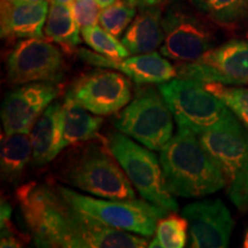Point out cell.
Returning <instances> with one entry per match:
<instances>
[{
	"instance_id": "6da1fadb",
	"label": "cell",
	"mask_w": 248,
	"mask_h": 248,
	"mask_svg": "<svg viewBox=\"0 0 248 248\" xmlns=\"http://www.w3.org/2000/svg\"><path fill=\"white\" fill-rule=\"evenodd\" d=\"M23 221L38 247L52 248H141L142 235L101 224L68 202L57 187L30 182L16 191Z\"/></svg>"
},
{
	"instance_id": "7a4b0ae2",
	"label": "cell",
	"mask_w": 248,
	"mask_h": 248,
	"mask_svg": "<svg viewBox=\"0 0 248 248\" xmlns=\"http://www.w3.org/2000/svg\"><path fill=\"white\" fill-rule=\"evenodd\" d=\"M160 161L170 192L183 198H202L226 186L224 175L188 129H178L161 150Z\"/></svg>"
},
{
	"instance_id": "3957f363",
	"label": "cell",
	"mask_w": 248,
	"mask_h": 248,
	"mask_svg": "<svg viewBox=\"0 0 248 248\" xmlns=\"http://www.w3.org/2000/svg\"><path fill=\"white\" fill-rule=\"evenodd\" d=\"M200 142L224 175L226 191L240 210L248 209V129L232 114L199 135Z\"/></svg>"
},
{
	"instance_id": "277c9868",
	"label": "cell",
	"mask_w": 248,
	"mask_h": 248,
	"mask_svg": "<svg viewBox=\"0 0 248 248\" xmlns=\"http://www.w3.org/2000/svg\"><path fill=\"white\" fill-rule=\"evenodd\" d=\"M111 156L101 147L89 146L62 169L61 181L102 199H136L131 182Z\"/></svg>"
},
{
	"instance_id": "5b68a950",
	"label": "cell",
	"mask_w": 248,
	"mask_h": 248,
	"mask_svg": "<svg viewBox=\"0 0 248 248\" xmlns=\"http://www.w3.org/2000/svg\"><path fill=\"white\" fill-rule=\"evenodd\" d=\"M108 147L145 200L167 212H177L178 203L167 185L161 161L150 148L142 147L121 131L109 136Z\"/></svg>"
},
{
	"instance_id": "8992f818",
	"label": "cell",
	"mask_w": 248,
	"mask_h": 248,
	"mask_svg": "<svg viewBox=\"0 0 248 248\" xmlns=\"http://www.w3.org/2000/svg\"><path fill=\"white\" fill-rule=\"evenodd\" d=\"M55 187L71 206L88 214L101 224L146 238L155 233L157 223L169 213L145 199H100L77 193L63 186Z\"/></svg>"
},
{
	"instance_id": "52a82bcc",
	"label": "cell",
	"mask_w": 248,
	"mask_h": 248,
	"mask_svg": "<svg viewBox=\"0 0 248 248\" xmlns=\"http://www.w3.org/2000/svg\"><path fill=\"white\" fill-rule=\"evenodd\" d=\"M159 91L168 104L178 129H188L198 136L215 128L233 114L204 83L198 80L173 78L161 83Z\"/></svg>"
},
{
	"instance_id": "ba28073f",
	"label": "cell",
	"mask_w": 248,
	"mask_h": 248,
	"mask_svg": "<svg viewBox=\"0 0 248 248\" xmlns=\"http://www.w3.org/2000/svg\"><path fill=\"white\" fill-rule=\"evenodd\" d=\"M172 113L159 90L139 88L114 117L115 128L151 151H161L172 138Z\"/></svg>"
},
{
	"instance_id": "9c48e42d",
	"label": "cell",
	"mask_w": 248,
	"mask_h": 248,
	"mask_svg": "<svg viewBox=\"0 0 248 248\" xmlns=\"http://www.w3.org/2000/svg\"><path fill=\"white\" fill-rule=\"evenodd\" d=\"M164 32L161 54L176 62H192L215 47L216 37L202 18L182 2H175L162 15Z\"/></svg>"
},
{
	"instance_id": "30bf717a",
	"label": "cell",
	"mask_w": 248,
	"mask_h": 248,
	"mask_svg": "<svg viewBox=\"0 0 248 248\" xmlns=\"http://www.w3.org/2000/svg\"><path fill=\"white\" fill-rule=\"evenodd\" d=\"M177 78L223 85H248V39H234L215 46L199 59L183 62Z\"/></svg>"
},
{
	"instance_id": "8fae6325",
	"label": "cell",
	"mask_w": 248,
	"mask_h": 248,
	"mask_svg": "<svg viewBox=\"0 0 248 248\" xmlns=\"http://www.w3.org/2000/svg\"><path fill=\"white\" fill-rule=\"evenodd\" d=\"M7 80L12 85L57 83L63 79L64 61L57 46L42 38L20 40L6 59Z\"/></svg>"
},
{
	"instance_id": "7c38bea8",
	"label": "cell",
	"mask_w": 248,
	"mask_h": 248,
	"mask_svg": "<svg viewBox=\"0 0 248 248\" xmlns=\"http://www.w3.org/2000/svg\"><path fill=\"white\" fill-rule=\"evenodd\" d=\"M67 95L95 115H111L131 101L132 86L125 75L100 69L77 79Z\"/></svg>"
},
{
	"instance_id": "4fadbf2b",
	"label": "cell",
	"mask_w": 248,
	"mask_h": 248,
	"mask_svg": "<svg viewBox=\"0 0 248 248\" xmlns=\"http://www.w3.org/2000/svg\"><path fill=\"white\" fill-rule=\"evenodd\" d=\"M54 83H27L6 95L1 107L2 128L6 135L30 133L37 120L58 97Z\"/></svg>"
},
{
	"instance_id": "5bb4252c",
	"label": "cell",
	"mask_w": 248,
	"mask_h": 248,
	"mask_svg": "<svg viewBox=\"0 0 248 248\" xmlns=\"http://www.w3.org/2000/svg\"><path fill=\"white\" fill-rule=\"evenodd\" d=\"M188 222L190 247L225 248L229 246L234 221L222 200H202L183 209Z\"/></svg>"
},
{
	"instance_id": "9a60e30c",
	"label": "cell",
	"mask_w": 248,
	"mask_h": 248,
	"mask_svg": "<svg viewBox=\"0 0 248 248\" xmlns=\"http://www.w3.org/2000/svg\"><path fill=\"white\" fill-rule=\"evenodd\" d=\"M78 57L92 66L119 70L137 84H161L177 77L176 67L156 52L116 60L82 48L78 51Z\"/></svg>"
},
{
	"instance_id": "2e32d148",
	"label": "cell",
	"mask_w": 248,
	"mask_h": 248,
	"mask_svg": "<svg viewBox=\"0 0 248 248\" xmlns=\"http://www.w3.org/2000/svg\"><path fill=\"white\" fill-rule=\"evenodd\" d=\"M48 14V0L14 2L1 0L2 38H42Z\"/></svg>"
},
{
	"instance_id": "e0dca14e",
	"label": "cell",
	"mask_w": 248,
	"mask_h": 248,
	"mask_svg": "<svg viewBox=\"0 0 248 248\" xmlns=\"http://www.w3.org/2000/svg\"><path fill=\"white\" fill-rule=\"evenodd\" d=\"M63 104L54 102L46 108L30 132L32 142V163L44 166L62 151L63 138Z\"/></svg>"
},
{
	"instance_id": "ac0fdd59",
	"label": "cell",
	"mask_w": 248,
	"mask_h": 248,
	"mask_svg": "<svg viewBox=\"0 0 248 248\" xmlns=\"http://www.w3.org/2000/svg\"><path fill=\"white\" fill-rule=\"evenodd\" d=\"M164 32L162 13L159 6L140 8L122 37V44L130 54H145L155 52L163 44Z\"/></svg>"
},
{
	"instance_id": "d6986e66",
	"label": "cell",
	"mask_w": 248,
	"mask_h": 248,
	"mask_svg": "<svg viewBox=\"0 0 248 248\" xmlns=\"http://www.w3.org/2000/svg\"><path fill=\"white\" fill-rule=\"evenodd\" d=\"M63 138L62 150L77 142L88 141L97 138L98 132L102 126L104 120L92 115L91 111L76 102L73 98L66 97L63 102Z\"/></svg>"
},
{
	"instance_id": "ffe728a7",
	"label": "cell",
	"mask_w": 248,
	"mask_h": 248,
	"mask_svg": "<svg viewBox=\"0 0 248 248\" xmlns=\"http://www.w3.org/2000/svg\"><path fill=\"white\" fill-rule=\"evenodd\" d=\"M30 160H32V142L30 133H12L2 136L0 167L4 181L16 183Z\"/></svg>"
},
{
	"instance_id": "44dd1931",
	"label": "cell",
	"mask_w": 248,
	"mask_h": 248,
	"mask_svg": "<svg viewBox=\"0 0 248 248\" xmlns=\"http://www.w3.org/2000/svg\"><path fill=\"white\" fill-rule=\"evenodd\" d=\"M44 32L48 39L67 51L78 46L80 43L79 24L74 16L70 4L52 2L46 18Z\"/></svg>"
},
{
	"instance_id": "7402d4cb",
	"label": "cell",
	"mask_w": 248,
	"mask_h": 248,
	"mask_svg": "<svg viewBox=\"0 0 248 248\" xmlns=\"http://www.w3.org/2000/svg\"><path fill=\"white\" fill-rule=\"evenodd\" d=\"M195 9L222 26H237L248 20V0H188Z\"/></svg>"
},
{
	"instance_id": "603a6c76",
	"label": "cell",
	"mask_w": 248,
	"mask_h": 248,
	"mask_svg": "<svg viewBox=\"0 0 248 248\" xmlns=\"http://www.w3.org/2000/svg\"><path fill=\"white\" fill-rule=\"evenodd\" d=\"M188 222L184 216L170 215L160 219L155 230V237L148 247L183 248L187 244Z\"/></svg>"
},
{
	"instance_id": "cb8c5ba5",
	"label": "cell",
	"mask_w": 248,
	"mask_h": 248,
	"mask_svg": "<svg viewBox=\"0 0 248 248\" xmlns=\"http://www.w3.org/2000/svg\"><path fill=\"white\" fill-rule=\"evenodd\" d=\"M82 36L84 42L97 53L110 59L128 58L130 52L128 48L119 42L115 36L98 26L88 27L82 29Z\"/></svg>"
},
{
	"instance_id": "d4e9b609",
	"label": "cell",
	"mask_w": 248,
	"mask_h": 248,
	"mask_svg": "<svg viewBox=\"0 0 248 248\" xmlns=\"http://www.w3.org/2000/svg\"><path fill=\"white\" fill-rule=\"evenodd\" d=\"M136 6L125 0H116L114 4L102 8L99 23L105 30L117 38L122 35L124 30L128 29L136 17Z\"/></svg>"
},
{
	"instance_id": "484cf974",
	"label": "cell",
	"mask_w": 248,
	"mask_h": 248,
	"mask_svg": "<svg viewBox=\"0 0 248 248\" xmlns=\"http://www.w3.org/2000/svg\"><path fill=\"white\" fill-rule=\"evenodd\" d=\"M206 88L226 105L248 129V88H235L218 83H204Z\"/></svg>"
},
{
	"instance_id": "4316f807",
	"label": "cell",
	"mask_w": 248,
	"mask_h": 248,
	"mask_svg": "<svg viewBox=\"0 0 248 248\" xmlns=\"http://www.w3.org/2000/svg\"><path fill=\"white\" fill-rule=\"evenodd\" d=\"M70 5L74 16L82 29L97 26L101 13L98 0H74Z\"/></svg>"
},
{
	"instance_id": "83f0119b",
	"label": "cell",
	"mask_w": 248,
	"mask_h": 248,
	"mask_svg": "<svg viewBox=\"0 0 248 248\" xmlns=\"http://www.w3.org/2000/svg\"><path fill=\"white\" fill-rule=\"evenodd\" d=\"M125 1L130 2V4L136 6L138 8H145V7H155L159 6L163 2H167L168 0H125Z\"/></svg>"
},
{
	"instance_id": "f1b7e54d",
	"label": "cell",
	"mask_w": 248,
	"mask_h": 248,
	"mask_svg": "<svg viewBox=\"0 0 248 248\" xmlns=\"http://www.w3.org/2000/svg\"><path fill=\"white\" fill-rule=\"evenodd\" d=\"M115 1H116V0H98L99 5H100L101 8L107 7V6L114 4V2H115Z\"/></svg>"
},
{
	"instance_id": "f546056e",
	"label": "cell",
	"mask_w": 248,
	"mask_h": 248,
	"mask_svg": "<svg viewBox=\"0 0 248 248\" xmlns=\"http://www.w3.org/2000/svg\"><path fill=\"white\" fill-rule=\"evenodd\" d=\"M9 1H14V2H39V1H46V0H9Z\"/></svg>"
},
{
	"instance_id": "4dcf8cb0",
	"label": "cell",
	"mask_w": 248,
	"mask_h": 248,
	"mask_svg": "<svg viewBox=\"0 0 248 248\" xmlns=\"http://www.w3.org/2000/svg\"><path fill=\"white\" fill-rule=\"evenodd\" d=\"M74 0H52V2H59V4H71Z\"/></svg>"
},
{
	"instance_id": "1f68e13d",
	"label": "cell",
	"mask_w": 248,
	"mask_h": 248,
	"mask_svg": "<svg viewBox=\"0 0 248 248\" xmlns=\"http://www.w3.org/2000/svg\"><path fill=\"white\" fill-rule=\"evenodd\" d=\"M244 247L248 248V230L246 231V234H245V239H244Z\"/></svg>"
}]
</instances>
